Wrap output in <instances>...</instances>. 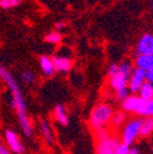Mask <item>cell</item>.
<instances>
[{"label":"cell","instance_id":"obj_1","mask_svg":"<svg viewBox=\"0 0 153 154\" xmlns=\"http://www.w3.org/2000/svg\"><path fill=\"white\" fill-rule=\"evenodd\" d=\"M0 79L3 80V82L8 86L9 91H10L11 106L16 111L18 124L21 126L23 134L27 138H31L33 136V126H32V122L28 118L26 100H25V97L22 94V91L20 88V85L17 83L15 77L11 75V72L4 66H0Z\"/></svg>","mask_w":153,"mask_h":154},{"label":"cell","instance_id":"obj_2","mask_svg":"<svg viewBox=\"0 0 153 154\" xmlns=\"http://www.w3.org/2000/svg\"><path fill=\"white\" fill-rule=\"evenodd\" d=\"M132 70L133 67L129 61H121L120 64L111 63L108 66L107 75H108L109 86L115 93V97L118 100L123 102L130 95L127 86Z\"/></svg>","mask_w":153,"mask_h":154},{"label":"cell","instance_id":"obj_3","mask_svg":"<svg viewBox=\"0 0 153 154\" xmlns=\"http://www.w3.org/2000/svg\"><path fill=\"white\" fill-rule=\"evenodd\" d=\"M114 112L115 111H114L113 105L107 102H102L98 103L97 105H94L89 112V119H88L91 128L95 133L105 130V127L111 121Z\"/></svg>","mask_w":153,"mask_h":154},{"label":"cell","instance_id":"obj_4","mask_svg":"<svg viewBox=\"0 0 153 154\" xmlns=\"http://www.w3.org/2000/svg\"><path fill=\"white\" fill-rule=\"evenodd\" d=\"M121 110L126 114H135L139 118L153 116V100H143L137 94H130L121 102Z\"/></svg>","mask_w":153,"mask_h":154},{"label":"cell","instance_id":"obj_5","mask_svg":"<svg viewBox=\"0 0 153 154\" xmlns=\"http://www.w3.org/2000/svg\"><path fill=\"white\" fill-rule=\"evenodd\" d=\"M97 143H95V154H115L120 146V138L115 137L109 131L103 130L95 133Z\"/></svg>","mask_w":153,"mask_h":154},{"label":"cell","instance_id":"obj_6","mask_svg":"<svg viewBox=\"0 0 153 154\" xmlns=\"http://www.w3.org/2000/svg\"><path fill=\"white\" fill-rule=\"evenodd\" d=\"M141 118H133L126 121L123 126V131L120 133V142L123 144H126L131 147L135 141L140 137V128H141Z\"/></svg>","mask_w":153,"mask_h":154},{"label":"cell","instance_id":"obj_7","mask_svg":"<svg viewBox=\"0 0 153 154\" xmlns=\"http://www.w3.org/2000/svg\"><path fill=\"white\" fill-rule=\"evenodd\" d=\"M58 54H55L52 60L55 67V71L59 73H67L73 67V59L71 56V50L69 48H61L59 49Z\"/></svg>","mask_w":153,"mask_h":154},{"label":"cell","instance_id":"obj_8","mask_svg":"<svg viewBox=\"0 0 153 154\" xmlns=\"http://www.w3.org/2000/svg\"><path fill=\"white\" fill-rule=\"evenodd\" d=\"M153 54V33H143L135 45V55H152Z\"/></svg>","mask_w":153,"mask_h":154},{"label":"cell","instance_id":"obj_9","mask_svg":"<svg viewBox=\"0 0 153 154\" xmlns=\"http://www.w3.org/2000/svg\"><path fill=\"white\" fill-rule=\"evenodd\" d=\"M5 142H6V147L11 153L15 154H22L25 152V146L21 142L18 134L12 131V130H6L5 131Z\"/></svg>","mask_w":153,"mask_h":154},{"label":"cell","instance_id":"obj_10","mask_svg":"<svg viewBox=\"0 0 153 154\" xmlns=\"http://www.w3.org/2000/svg\"><path fill=\"white\" fill-rule=\"evenodd\" d=\"M145 82H146V71L137 69V67H133L131 76H130V80H129V86H127L129 92L137 93Z\"/></svg>","mask_w":153,"mask_h":154},{"label":"cell","instance_id":"obj_11","mask_svg":"<svg viewBox=\"0 0 153 154\" xmlns=\"http://www.w3.org/2000/svg\"><path fill=\"white\" fill-rule=\"evenodd\" d=\"M38 64H39V70L42 72L43 76L45 77H53L55 75V67H54V64H53V60L50 56H47V55H42L39 56L38 59Z\"/></svg>","mask_w":153,"mask_h":154},{"label":"cell","instance_id":"obj_12","mask_svg":"<svg viewBox=\"0 0 153 154\" xmlns=\"http://www.w3.org/2000/svg\"><path fill=\"white\" fill-rule=\"evenodd\" d=\"M38 128L41 131V134L43 140L45 141L47 144H53L54 143V132H53V128L49 124V121L47 119H39L38 121Z\"/></svg>","mask_w":153,"mask_h":154},{"label":"cell","instance_id":"obj_13","mask_svg":"<svg viewBox=\"0 0 153 154\" xmlns=\"http://www.w3.org/2000/svg\"><path fill=\"white\" fill-rule=\"evenodd\" d=\"M135 67L141 69L143 71H148L153 69V54L152 55H136L133 59Z\"/></svg>","mask_w":153,"mask_h":154},{"label":"cell","instance_id":"obj_14","mask_svg":"<svg viewBox=\"0 0 153 154\" xmlns=\"http://www.w3.org/2000/svg\"><path fill=\"white\" fill-rule=\"evenodd\" d=\"M53 114H54L55 121L58 122L59 125L66 126V125L69 124V114H67V111H66V108H65L63 104L55 105V108H54V110H53Z\"/></svg>","mask_w":153,"mask_h":154},{"label":"cell","instance_id":"obj_15","mask_svg":"<svg viewBox=\"0 0 153 154\" xmlns=\"http://www.w3.org/2000/svg\"><path fill=\"white\" fill-rule=\"evenodd\" d=\"M153 133V116L142 119L141 128H140V137L146 138Z\"/></svg>","mask_w":153,"mask_h":154},{"label":"cell","instance_id":"obj_16","mask_svg":"<svg viewBox=\"0 0 153 154\" xmlns=\"http://www.w3.org/2000/svg\"><path fill=\"white\" fill-rule=\"evenodd\" d=\"M137 95H139L141 99L147 100V102L153 100V85L149 83V82H145L141 86V88L139 89Z\"/></svg>","mask_w":153,"mask_h":154},{"label":"cell","instance_id":"obj_17","mask_svg":"<svg viewBox=\"0 0 153 154\" xmlns=\"http://www.w3.org/2000/svg\"><path fill=\"white\" fill-rule=\"evenodd\" d=\"M44 42L52 45H58L63 42V35L60 32H56V31L49 32L48 34L44 35Z\"/></svg>","mask_w":153,"mask_h":154},{"label":"cell","instance_id":"obj_18","mask_svg":"<svg viewBox=\"0 0 153 154\" xmlns=\"http://www.w3.org/2000/svg\"><path fill=\"white\" fill-rule=\"evenodd\" d=\"M125 119H126V114H125L123 110H121V111H117V112H114L110 124H111L113 127L118 128V127L124 126V124H125Z\"/></svg>","mask_w":153,"mask_h":154},{"label":"cell","instance_id":"obj_19","mask_svg":"<svg viewBox=\"0 0 153 154\" xmlns=\"http://www.w3.org/2000/svg\"><path fill=\"white\" fill-rule=\"evenodd\" d=\"M20 77H21V81L25 83V85H33L36 82V73L30 70V69H25L21 71L20 73Z\"/></svg>","mask_w":153,"mask_h":154},{"label":"cell","instance_id":"obj_20","mask_svg":"<svg viewBox=\"0 0 153 154\" xmlns=\"http://www.w3.org/2000/svg\"><path fill=\"white\" fill-rule=\"evenodd\" d=\"M22 0H0V8L2 9H12V8H16L21 4Z\"/></svg>","mask_w":153,"mask_h":154},{"label":"cell","instance_id":"obj_21","mask_svg":"<svg viewBox=\"0 0 153 154\" xmlns=\"http://www.w3.org/2000/svg\"><path fill=\"white\" fill-rule=\"evenodd\" d=\"M129 148H130L129 146L120 143V146L118 147V149H117L115 154H129Z\"/></svg>","mask_w":153,"mask_h":154},{"label":"cell","instance_id":"obj_22","mask_svg":"<svg viewBox=\"0 0 153 154\" xmlns=\"http://www.w3.org/2000/svg\"><path fill=\"white\" fill-rule=\"evenodd\" d=\"M65 27H66V25H65V22H63V21H58V22H55V25H54V28H55L56 32L63 31Z\"/></svg>","mask_w":153,"mask_h":154},{"label":"cell","instance_id":"obj_23","mask_svg":"<svg viewBox=\"0 0 153 154\" xmlns=\"http://www.w3.org/2000/svg\"><path fill=\"white\" fill-rule=\"evenodd\" d=\"M146 82H149L153 85V69L146 71Z\"/></svg>","mask_w":153,"mask_h":154},{"label":"cell","instance_id":"obj_24","mask_svg":"<svg viewBox=\"0 0 153 154\" xmlns=\"http://www.w3.org/2000/svg\"><path fill=\"white\" fill-rule=\"evenodd\" d=\"M0 154H11V152L8 149V147L4 146L2 142H0Z\"/></svg>","mask_w":153,"mask_h":154},{"label":"cell","instance_id":"obj_25","mask_svg":"<svg viewBox=\"0 0 153 154\" xmlns=\"http://www.w3.org/2000/svg\"><path fill=\"white\" fill-rule=\"evenodd\" d=\"M129 154H141V150L135 146H131L129 148Z\"/></svg>","mask_w":153,"mask_h":154},{"label":"cell","instance_id":"obj_26","mask_svg":"<svg viewBox=\"0 0 153 154\" xmlns=\"http://www.w3.org/2000/svg\"><path fill=\"white\" fill-rule=\"evenodd\" d=\"M152 12H153V2H152Z\"/></svg>","mask_w":153,"mask_h":154},{"label":"cell","instance_id":"obj_27","mask_svg":"<svg viewBox=\"0 0 153 154\" xmlns=\"http://www.w3.org/2000/svg\"><path fill=\"white\" fill-rule=\"evenodd\" d=\"M152 152H153V149H152Z\"/></svg>","mask_w":153,"mask_h":154}]
</instances>
